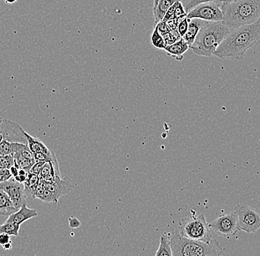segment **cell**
<instances>
[{
  "instance_id": "obj_1",
  "label": "cell",
  "mask_w": 260,
  "mask_h": 256,
  "mask_svg": "<svg viewBox=\"0 0 260 256\" xmlns=\"http://www.w3.org/2000/svg\"><path fill=\"white\" fill-rule=\"evenodd\" d=\"M260 43V18L254 23L231 31L214 56L222 60H242L250 48Z\"/></svg>"
},
{
  "instance_id": "obj_2",
  "label": "cell",
  "mask_w": 260,
  "mask_h": 256,
  "mask_svg": "<svg viewBox=\"0 0 260 256\" xmlns=\"http://www.w3.org/2000/svg\"><path fill=\"white\" fill-rule=\"evenodd\" d=\"M222 23L230 31L254 23L260 18V0H234L220 6Z\"/></svg>"
},
{
  "instance_id": "obj_3",
  "label": "cell",
  "mask_w": 260,
  "mask_h": 256,
  "mask_svg": "<svg viewBox=\"0 0 260 256\" xmlns=\"http://www.w3.org/2000/svg\"><path fill=\"white\" fill-rule=\"evenodd\" d=\"M230 32L222 22H206L189 48L198 56H213Z\"/></svg>"
},
{
  "instance_id": "obj_4",
  "label": "cell",
  "mask_w": 260,
  "mask_h": 256,
  "mask_svg": "<svg viewBox=\"0 0 260 256\" xmlns=\"http://www.w3.org/2000/svg\"><path fill=\"white\" fill-rule=\"evenodd\" d=\"M172 256H222L223 249L218 241L209 243L189 240L180 236L177 231L170 233Z\"/></svg>"
},
{
  "instance_id": "obj_5",
  "label": "cell",
  "mask_w": 260,
  "mask_h": 256,
  "mask_svg": "<svg viewBox=\"0 0 260 256\" xmlns=\"http://www.w3.org/2000/svg\"><path fill=\"white\" fill-rule=\"evenodd\" d=\"M178 231L180 236L189 240L204 243H209L212 240L209 224L203 213L183 219L179 225Z\"/></svg>"
},
{
  "instance_id": "obj_6",
  "label": "cell",
  "mask_w": 260,
  "mask_h": 256,
  "mask_svg": "<svg viewBox=\"0 0 260 256\" xmlns=\"http://www.w3.org/2000/svg\"><path fill=\"white\" fill-rule=\"evenodd\" d=\"M239 231L248 234L256 233L260 229V213L255 209L245 205H237L235 208Z\"/></svg>"
},
{
  "instance_id": "obj_7",
  "label": "cell",
  "mask_w": 260,
  "mask_h": 256,
  "mask_svg": "<svg viewBox=\"0 0 260 256\" xmlns=\"http://www.w3.org/2000/svg\"><path fill=\"white\" fill-rule=\"evenodd\" d=\"M186 17L188 19H199L206 22H222L223 14L219 3H203L191 9Z\"/></svg>"
},
{
  "instance_id": "obj_8",
  "label": "cell",
  "mask_w": 260,
  "mask_h": 256,
  "mask_svg": "<svg viewBox=\"0 0 260 256\" xmlns=\"http://www.w3.org/2000/svg\"><path fill=\"white\" fill-rule=\"evenodd\" d=\"M209 227L219 236H235L239 231L237 215L235 213L220 215L209 224Z\"/></svg>"
},
{
  "instance_id": "obj_9",
  "label": "cell",
  "mask_w": 260,
  "mask_h": 256,
  "mask_svg": "<svg viewBox=\"0 0 260 256\" xmlns=\"http://www.w3.org/2000/svg\"><path fill=\"white\" fill-rule=\"evenodd\" d=\"M0 189L8 194L11 202L18 210L23 205H27V198L24 192V184L19 183L11 178L0 183Z\"/></svg>"
},
{
  "instance_id": "obj_10",
  "label": "cell",
  "mask_w": 260,
  "mask_h": 256,
  "mask_svg": "<svg viewBox=\"0 0 260 256\" xmlns=\"http://www.w3.org/2000/svg\"><path fill=\"white\" fill-rule=\"evenodd\" d=\"M0 133L3 135V139L10 143H22L27 145L25 131L16 122L3 120L0 124Z\"/></svg>"
},
{
  "instance_id": "obj_11",
  "label": "cell",
  "mask_w": 260,
  "mask_h": 256,
  "mask_svg": "<svg viewBox=\"0 0 260 256\" xmlns=\"http://www.w3.org/2000/svg\"><path fill=\"white\" fill-rule=\"evenodd\" d=\"M46 190L53 195L56 202L66 194L69 193L73 188L72 180L70 178L56 177L51 181L40 180Z\"/></svg>"
},
{
  "instance_id": "obj_12",
  "label": "cell",
  "mask_w": 260,
  "mask_h": 256,
  "mask_svg": "<svg viewBox=\"0 0 260 256\" xmlns=\"http://www.w3.org/2000/svg\"><path fill=\"white\" fill-rule=\"evenodd\" d=\"M38 216V213L35 209L27 208V205H24L19 208L17 211L8 217L6 221L14 223L19 225L23 224L25 221Z\"/></svg>"
},
{
  "instance_id": "obj_13",
  "label": "cell",
  "mask_w": 260,
  "mask_h": 256,
  "mask_svg": "<svg viewBox=\"0 0 260 256\" xmlns=\"http://www.w3.org/2000/svg\"><path fill=\"white\" fill-rule=\"evenodd\" d=\"M189 49L188 44L185 42L183 38L180 39L178 42L167 45L164 49L167 52L169 56L175 59L178 61H182L183 60V55L187 50Z\"/></svg>"
},
{
  "instance_id": "obj_14",
  "label": "cell",
  "mask_w": 260,
  "mask_h": 256,
  "mask_svg": "<svg viewBox=\"0 0 260 256\" xmlns=\"http://www.w3.org/2000/svg\"><path fill=\"white\" fill-rule=\"evenodd\" d=\"M206 23V21L201 20L199 19H191L188 22V30L185 35L182 38L188 44V46H191L198 36L201 29L204 24Z\"/></svg>"
},
{
  "instance_id": "obj_15",
  "label": "cell",
  "mask_w": 260,
  "mask_h": 256,
  "mask_svg": "<svg viewBox=\"0 0 260 256\" xmlns=\"http://www.w3.org/2000/svg\"><path fill=\"white\" fill-rule=\"evenodd\" d=\"M39 176L42 181H51L54 178L61 177L58 161L45 162Z\"/></svg>"
},
{
  "instance_id": "obj_16",
  "label": "cell",
  "mask_w": 260,
  "mask_h": 256,
  "mask_svg": "<svg viewBox=\"0 0 260 256\" xmlns=\"http://www.w3.org/2000/svg\"><path fill=\"white\" fill-rule=\"evenodd\" d=\"M178 1H180V0H159L157 4L152 8L154 18V25L164 19V16L169 9Z\"/></svg>"
},
{
  "instance_id": "obj_17",
  "label": "cell",
  "mask_w": 260,
  "mask_h": 256,
  "mask_svg": "<svg viewBox=\"0 0 260 256\" xmlns=\"http://www.w3.org/2000/svg\"><path fill=\"white\" fill-rule=\"evenodd\" d=\"M17 210L8 194L0 189V216L8 217Z\"/></svg>"
},
{
  "instance_id": "obj_18",
  "label": "cell",
  "mask_w": 260,
  "mask_h": 256,
  "mask_svg": "<svg viewBox=\"0 0 260 256\" xmlns=\"http://www.w3.org/2000/svg\"><path fill=\"white\" fill-rule=\"evenodd\" d=\"M40 182V176L28 173L27 179L24 183V192L27 198H34V194Z\"/></svg>"
},
{
  "instance_id": "obj_19",
  "label": "cell",
  "mask_w": 260,
  "mask_h": 256,
  "mask_svg": "<svg viewBox=\"0 0 260 256\" xmlns=\"http://www.w3.org/2000/svg\"><path fill=\"white\" fill-rule=\"evenodd\" d=\"M25 136L27 138V147L32 155L38 153H48L50 152V150L48 149V147L39 138L30 136L27 132H25Z\"/></svg>"
},
{
  "instance_id": "obj_20",
  "label": "cell",
  "mask_w": 260,
  "mask_h": 256,
  "mask_svg": "<svg viewBox=\"0 0 260 256\" xmlns=\"http://www.w3.org/2000/svg\"><path fill=\"white\" fill-rule=\"evenodd\" d=\"M155 256H172V246H171L170 234L164 233L160 237V244Z\"/></svg>"
},
{
  "instance_id": "obj_21",
  "label": "cell",
  "mask_w": 260,
  "mask_h": 256,
  "mask_svg": "<svg viewBox=\"0 0 260 256\" xmlns=\"http://www.w3.org/2000/svg\"><path fill=\"white\" fill-rule=\"evenodd\" d=\"M14 165L19 169H24L26 172H30L32 166L35 164L34 159L25 157L20 154H14Z\"/></svg>"
},
{
  "instance_id": "obj_22",
  "label": "cell",
  "mask_w": 260,
  "mask_h": 256,
  "mask_svg": "<svg viewBox=\"0 0 260 256\" xmlns=\"http://www.w3.org/2000/svg\"><path fill=\"white\" fill-rule=\"evenodd\" d=\"M19 225L6 221L4 224H0V233H6L10 236H18L19 234Z\"/></svg>"
},
{
  "instance_id": "obj_23",
  "label": "cell",
  "mask_w": 260,
  "mask_h": 256,
  "mask_svg": "<svg viewBox=\"0 0 260 256\" xmlns=\"http://www.w3.org/2000/svg\"><path fill=\"white\" fill-rule=\"evenodd\" d=\"M151 39H152V43L154 48L164 49L165 47L167 46V45H166L165 41H164V37L159 34L155 27H154L153 33H152Z\"/></svg>"
},
{
  "instance_id": "obj_24",
  "label": "cell",
  "mask_w": 260,
  "mask_h": 256,
  "mask_svg": "<svg viewBox=\"0 0 260 256\" xmlns=\"http://www.w3.org/2000/svg\"><path fill=\"white\" fill-rule=\"evenodd\" d=\"M34 160L36 162L37 161H55L57 160L56 155L54 152L50 151L48 153H38L34 154Z\"/></svg>"
},
{
  "instance_id": "obj_25",
  "label": "cell",
  "mask_w": 260,
  "mask_h": 256,
  "mask_svg": "<svg viewBox=\"0 0 260 256\" xmlns=\"http://www.w3.org/2000/svg\"><path fill=\"white\" fill-rule=\"evenodd\" d=\"M14 165V156L11 155H0V169H10Z\"/></svg>"
},
{
  "instance_id": "obj_26",
  "label": "cell",
  "mask_w": 260,
  "mask_h": 256,
  "mask_svg": "<svg viewBox=\"0 0 260 256\" xmlns=\"http://www.w3.org/2000/svg\"><path fill=\"white\" fill-rule=\"evenodd\" d=\"M220 1L221 0H190L185 6V11L188 14L191 9L196 7V6H199V5L209 3H220Z\"/></svg>"
},
{
  "instance_id": "obj_27",
  "label": "cell",
  "mask_w": 260,
  "mask_h": 256,
  "mask_svg": "<svg viewBox=\"0 0 260 256\" xmlns=\"http://www.w3.org/2000/svg\"><path fill=\"white\" fill-rule=\"evenodd\" d=\"M187 13L185 11L184 6H183L180 1L176 3V6H175V12H174L173 19L180 21L183 18L186 17Z\"/></svg>"
},
{
  "instance_id": "obj_28",
  "label": "cell",
  "mask_w": 260,
  "mask_h": 256,
  "mask_svg": "<svg viewBox=\"0 0 260 256\" xmlns=\"http://www.w3.org/2000/svg\"><path fill=\"white\" fill-rule=\"evenodd\" d=\"M182 37H180V34H178V31H170L169 34L164 36V39L165 41L166 45H172L175 42H178Z\"/></svg>"
},
{
  "instance_id": "obj_29",
  "label": "cell",
  "mask_w": 260,
  "mask_h": 256,
  "mask_svg": "<svg viewBox=\"0 0 260 256\" xmlns=\"http://www.w3.org/2000/svg\"><path fill=\"white\" fill-rule=\"evenodd\" d=\"M189 20L190 19H188V18L184 17L180 19V22H179L177 31H178L180 37H183L185 34H186L187 30H188V22H189Z\"/></svg>"
},
{
  "instance_id": "obj_30",
  "label": "cell",
  "mask_w": 260,
  "mask_h": 256,
  "mask_svg": "<svg viewBox=\"0 0 260 256\" xmlns=\"http://www.w3.org/2000/svg\"><path fill=\"white\" fill-rule=\"evenodd\" d=\"M154 27L157 29V32H158L159 34L162 36V37H164V36L167 35V34L170 32V29H169L167 22L162 20L159 22L158 23L156 24L154 26Z\"/></svg>"
},
{
  "instance_id": "obj_31",
  "label": "cell",
  "mask_w": 260,
  "mask_h": 256,
  "mask_svg": "<svg viewBox=\"0 0 260 256\" xmlns=\"http://www.w3.org/2000/svg\"><path fill=\"white\" fill-rule=\"evenodd\" d=\"M27 174L28 173L26 172L24 169H19V174H18V175L15 178H14V179L16 182H19V183L24 184L25 182L26 179H27Z\"/></svg>"
},
{
  "instance_id": "obj_32",
  "label": "cell",
  "mask_w": 260,
  "mask_h": 256,
  "mask_svg": "<svg viewBox=\"0 0 260 256\" xmlns=\"http://www.w3.org/2000/svg\"><path fill=\"white\" fill-rule=\"evenodd\" d=\"M45 161H37L35 164L32 166L30 172L31 174H36V175H40L41 170H42V167L45 164Z\"/></svg>"
},
{
  "instance_id": "obj_33",
  "label": "cell",
  "mask_w": 260,
  "mask_h": 256,
  "mask_svg": "<svg viewBox=\"0 0 260 256\" xmlns=\"http://www.w3.org/2000/svg\"><path fill=\"white\" fill-rule=\"evenodd\" d=\"M12 178L9 169H0V183Z\"/></svg>"
},
{
  "instance_id": "obj_34",
  "label": "cell",
  "mask_w": 260,
  "mask_h": 256,
  "mask_svg": "<svg viewBox=\"0 0 260 256\" xmlns=\"http://www.w3.org/2000/svg\"><path fill=\"white\" fill-rule=\"evenodd\" d=\"M69 226L72 229H76L81 226V222L76 217H71L69 218Z\"/></svg>"
},
{
  "instance_id": "obj_35",
  "label": "cell",
  "mask_w": 260,
  "mask_h": 256,
  "mask_svg": "<svg viewBox=\"0 0 260 256\" xmlns=\"http://www.w3.org/2000/svg\"><path fill=\"white\" fill-rule=\"evenodd\" d=\"M11 242V236L6 233H0V245L3 247L5 244Z\"/></svg>"
},
{
  "instance_id": "obj_36",
  "label": "cell",
  "mask_w": 260,
  "mask_h": 256,
  "mask_svg": "<svg viewBox=\"0 0 260 256\" xmlns=\"http://www.w3.org/2000/svg\"><path fill=\"white\" fill-rule=\"evenodd\" d=\"M19 169L18 167H16L15 165L13 166L10 168V174H11V176L13 178H15L16 176L19 174Z\"/></svg>"
},
{
  "instance_id": "obj_37",
  "label": "cell",
  "mask_w": 260,
  "mask_h": 256,
  "mask_svg": "<svg viewBox=\"0 0 260 256\" xmlns=\"http://www.w3.org/2000/svg\"><path fill=\"white\" fill-rule=\"evenodd\" d=\"M3 248L5 250H9V249L12 248V243L10 242L5 244L4 246H3Z\"/></svg>"
},
{
  "instance_id": "obj_38",
  "label": "cell",
  "mask_w": 260,
  "mask_h": 256,
  "mask_svg": "<svg viewBox=\"0 0 260 256\" xmlns=\"http://www.w3.org/2000/svg\"><path fill=\"white\" fill-rule=\"evenodd\" d=\"M5 1H6V3H8V4H14L17 0H5Z\"/></svg>"
},
{
  "instance_id": "obj_39",
  "label": "cell",
  "mask_w": 260,
  "mask_h": 256,
  "mask_svg": "<svg viewBox=\"0 0 260 256\" xmlns=\"http://www.w3.org/2000/svg\"><path fill=\"white\" fill-rule=\"evenodd\" d=\"M234 0H221V3H224V4H228V3H232Z\"/></svg>"
},
{
  "instance_id": "obj_40",
  "label": "cell",
  "mask_w": 260,
  "mask_h": 256,
  "mask_svg": "<svg viewBox=\"0 0 260 256\" xmlns=\"http://www.w3.org/2000/svg\"><path fill=\"white\" fill-rule=\"evenodd\" d=\"M158 1L159 0H153V2H154V6H153V7H154V6H156V5L157 4V3H158Z\"/></svg>"
},
{
  "instance_id": "obj_41",
  "label": "cell",
  "mask_w": 260,
  "mask_h": 256,
  "mask_svg": "<svg viewBox=\"0 0 260 256\" xmlns=\"http://www.w3.org/2000/svg\"><path fill=\"white\" fill-rule=\"evenodd\" d=\"M3 119L1 117H0V124H1L2 122H3Z\"/></svg>"
}]
</instances>
